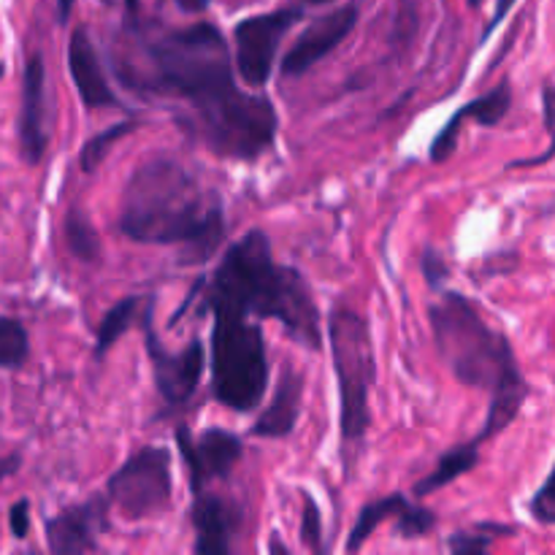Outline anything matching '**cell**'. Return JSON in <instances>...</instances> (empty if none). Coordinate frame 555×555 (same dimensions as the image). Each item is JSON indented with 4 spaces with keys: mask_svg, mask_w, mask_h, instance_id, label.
Masks as SVG:
<instances>
[{
    "mask_svg": "<svg viewBox=\"0 0 555 555\" xmlns=\"http://www.w3.org/2000/svg\"><path fill=\"white\" fill-rule=\"evenodd\" d=\"M301 502H304L301 540L307 542L309 551L323 553V515H320L318 502H314L309 491H301Z\"/></svg>",
    "mask_w": 555,
    "mask_h": 555,
    "instance_id": "484cf974",
    "label": "cell"
},
{
    "mask_svg": "<svg viewBox=\"0 0 555 555\" xmlns=\"http://www.w3.org/2000/svg\"><path fill=\"white\" fill-rule=\"evenodd\" d=\"M542 122H545L547 135H551V144H547V150L542 152V155L520 157V160H513L507 166L509 171H513V168L545 166V163H551L555 157V85H553V81H545V85H542Z\"/></svg>",
    "mask_w": 555,
    "mask_h": 555,
    "instance_id": "cb8c5ba5",
    "label": "cell"
},
{
    "mask_svg": "<svg viewBox=\"0 0 555 555\" xmlns=\"http://www.w3.org/2000/svg\"><path fill=\"white\" fill-rule=\"evenodd\" d=\"M493 537H496V534H480V531H459V534L450 537L448 547L455 555H480V553L491 551Z\"/></svg>",
    "mask_w": 555,
    "mask_h": 555,
    "instance_id": "83f0119b",
    "label": "cell"
},
{
    "mask_svg": "<svg viewBox=\"0 0 555 555\" xmlns=\"http://www.w3.org/2000/svg\"><path fill=\"white\" fill-rule=\"evenodd\" d=\"M509 108H513V85H509V79H504L499 81L496 87H491L488 92H482L480 98H475V101H469L466 106H461L459 112L448 119V125H444L437 133V139L431 141V150H428L431 163L442 166V163H448L450 157H453L461 139V128H464L466 119H475L482 128H496V125L507 117Z\"/></svg>",
    "mask_w": 555,
    "mask_h": 555,
    "instance_id": "5bb4252c",
    "label": "cell"
},
{
    "mask_svg": "<svg viewBox=\"0 0 555 555\" xmlns=\"http://www.w3.org/2000/svg\"><path fill=\"white\" fill-rule=\"evenodd\" d=\"M195 531V553L198 555H228L233 551V537L242 526V513L233 502L217 493H198L190 509Z\"/></svg>",
    "mask_w": 555,
    "mask_h": 555,
    "instance_id": "2e32d148",
    "label": "cell"
},
{
    "mask_svg": "<svg viewBox=\"0 0 555 555\" xmlns=\"http://www.w3.org/2000/svg\"><path fill=\"white\" fill-rule=\"evenodd\" d=\"M152 309H155V301L146 307L139 328L141 334H144V347L152 363V377H155L157 393H160L163 404H166L168 412H179L190 404L193 393L198 390V383L201 377H204V369H206V352L198 339H193L184 350L179 352L166 350L160 336L155 334Z\"/></svg>",
    "mask_w": 555,
    "mask_h": 555,
    "instance_id": "ba28073f",
    "label": "cell"
},
{
    "mask_svg": "<svg viewBox=\"0 0 555 555\" xmlns=\"http://www.w3.org/2000/svg\"><path fill=\"white\" fill-rule=\"evenodd\" d=\"M515 3H518V0H496V9H493V14H491V20H488L486 30H482V43L491 41V36L496 33V27L502 25L504 20H507V14L513 11Z\"/></svg>",
    "mask_w": 555,
    "mask_h": 555,
    "instance_id": "4dcf8cb0",
    "label": "cell"
},
{
    "mask_svg": "<svg viewBox=\"0 0 555 555\" xmlns=\"http://www.w3.org/2000/svg\"><path fill=\"white\" fill-rule=\"evenodd\" d=\"M428 323L437 352L455 379L491 393L488 417L475 442L482 444L507 431L531 393L513 341L488 325L475 301L455 291L442 293V298L428 307Z\"/></svg>",
    "mask_w": 555,
    "mask_h": 555,
    "instance_id": "277c9868",
    "label": "cell"
},
{
    "mask_svg": "<svg viewBox=\"0 0 555 555\" xmlns=\"http://www.w3.org/2000/svg\"><path fill=\"white\" fill-rule=\"evenodd\" d=\"M410 507V499L404 493H393V496L377 499V502L363 504L361 513H358L356 526L350 531V540H347V551L358 553L369 540H372L374 531L379 529L388 520H396L401 515V509Z\"/></svg>",
    "mask_w": 555,
    "mask_h": 555,
    "instance_id": "ffe728a7",
    "label": "cell"
},
{
    "mask_svg": "<svg viewBox=\"0 0 555 555\" xmlns=\"http://www.w3.org/2000/svg\"><path fill=\"white\" fill-rule=\"evenodd\" d=\"M328 345L339 383V426L345 450H356L372 426V388L377 383L372 328L350 307H334L328 314Z\"/></svg>",
    "mask_w": 555,
    "mask_h": 555,
    "instance_id": "5b68a950",
    "label": "cell"
},
{
    "mask_svg": "<svg viewBox=\"0 0 555 555\" xmlns=\"http://www.w3.org/2000/svg\"><path fill=\"white\" fill-rule=\"evenodd\" d=\"M155 301V298L146 296H128L122 301L114 304L106 314H103L101 325H98V336H95V358L101 361L108 350L119 341V336L128 334L130 328L141 325V318H144L146 307Z\"/></svg>",
    "mask_w": 555,
    "mask_h": 555,
    "instance_id": "d6986e66",
    "label": "cell"
},
{
    "mask_svg": "<svg viewBox=\"0 0 555 555\" xmlns=\"http://www.w3.org/2000/svg\"><path fill=\"white\" fill-rule=\"evenodd\" d=\"M135 43L114 57L119 81L141 95L177 98L190 114L179 119L195 141L225 160L255 163L271 152L280 130L274 103L236 87L231 49L211 22L171 30L128 25Z\"/></svg>",
    "mask_w": 555,
    "mask_h": 555,
    "instance_id": "6da1fadb",
    "label": "cell"
},
{
    "mask_svg": "<svg viewBox=\"0 0 555 555\" xmlns=\"http://www.w3.org/2000/svg\"><path fill=\"white\" fill-rule=\"evenodd\" d=\"M529 513L537 524L555 526V464L551 475L545 477V482H542V486L537 488L534 496H531Z\"/></svg>",
    "mask_w": 555,
    "mask_h": 555,
    "instance_id": "4316f807",
    "label": "cell"
},
{
    "mask_svg": "<svg viewBox=\"0 0 555 555\" xmlns=\"http://www.w3.org/2000/svg\"><path fill=\"white\" fill-rule=\"evenodd\" d=\"M358 25V3H345L339 9H334L331 14L314 20L301 36L296 38L287 54L282 57V76L293 79V76H304L307 70H312L314 65L323 57H328L341 41L352 33V27Z\"/></svg>",
    "mask_w": 555,
    "mask_h": 555,
    "instance_id": "7c38bea8",
    "label": "cell"
},
{
    "mask_svg": "<svg viewBox=\"0 0 555 555\" xmlns=\"http://www.w3.org/2000/svg\"><path fill=\"white\" fill-rule=\"evenodd\" d=\"M173 437H177L179 455L188 469L193 496L204 493L209 482L228 480L244 455L242 439L222 428H206L204 434H193L190 426H177Z\"/></svg>",
    "mask_w": 555,
    "mask_h": 555,
    "instance_id": "30bf717a",
    "label": "cell"
},
{
    "mask_svg": "<svg viewBox=\"0 0 555 555\" xmlns=\"http://www.w3.org/2000/svg\"><path fill=\"white\" fill-rule=\"evenodd\" d=\"M112 507L106 493L87 502L65 507L63 513L47 520V545L54 555L95 553L98 534L106 529V513Z\"/></svg>",
    "mask_w": 555,
    "mask_h": 555,
    "instance_id": "4fadbf2b",
    "label": "cell"
},
{
    "mask_svg": "<svg viewBox=\"0 0 555 555\" xmlns=\"http://www.w3.org/2000/svg\"><path fill=\"white\" fill-rule=\"evenodd\" d=\"M423 274H426V282L431 291H442L444 280L450 276V269L437 249H426V253H423Z\"/></svg>",
    "mask_w": 555,
    "mask_h": 555,
    "instance_id": "f1b7e54d",
    "label": "cell"
},
{
    "mask_svg": "<svg viewBox=\"0 0 555 555\" xmlns=\"http://www.w3.org/2000/svg\"><path fill=\"white\" fill-rule=\"evenodd\" d=\"M304 399V377L293 366H285L280 374V385L274 390V399L258 415L255 426L249 428L253 437L260 439H285L296 428L298 415H301Z\"/></svg>",
    "mask_w": 555,
    "mask_h": 555,
    "instance_id": "e0dca14e",
    "label": "cell"
},
{
    "mask_svg": "<svg viewBox=\"0 0 555 555\" xmlns=\"http://www.w3.org/2000/svg\"><path fill=\"white\" fill-rule=\"evenodd\" d=\"M437 515L426 507H417L410 502V507L401 509L399 518L393 520V534L401 540H423V537L431 534L437 529Z\"/></svg>",
    "mask_w": 555,
    "mask_h": 555,
    "instance_id": "d4e9b609",
    "label": "cell"
},
{
    "mask_svg": "<svg viewBox=\"0 0 555 555\" xmlns=\"http://www.w3.org/2000/svg\"><path fill=\"white\" fill-rule=\"evenodd\" d=\"M9 531L14 540H27V534H30V502L27 499H20V502L11 504Z\"/></svg>",
    "mask_w": 555,
    "mask_h": 555,
    "instance_id": "f546056e",
    "label": "cell"
},
{
    "mask_svg": "<svg viewBox=\"0 0 555 555\" xmlns=\"http://www.w3.org/2000/svg\"><path fill=\"white\" fill-rule=\"evenodd\" d=\"M201 312H233L244 318H271L307 350H323L320 309L307 276L291 266L276 263L271 242L260 228L244 233L228 247L211 276L195 282Z\"/></svg>",
    "mask_w": 555,
    "mask_h": 555,
    "instance_id": "3957f363",
    "label": "cell"
},
{
    "mask_svg": "<svg viewBox=\"0 0 555 555\" xmlns=\"http://www.w3.org/2000/svg\"><path fill=\"white\" fill-rule=\"evenodd\" d=\"M477 464H480V444H477L475 439L466 444H459V448H450L448 453L439 459V464L434 466L431 475H426L415 488H412V493H415L417 499H423L428 496V493L442 491V488L453 486L455 480H461V477H466L469 472H475Z\"/></svg>",
    "mask_w": 555,
    "mask_h": 555,
    "instance_id": "ac0fdd59",
    "label": "cell"
},
{
    "mask_svg": "<svg viewBox=\"0 0 555 555\" xmlns=\"http://www.w3.org/2000/svg\"><path fill=\"white\" fill-rule=\"evenodd\" d=\"M68 70L85 108H90V112H95V108H122V101H119L117 92L108 85L101 54H98L87 27H76L70 33Z\"/></svg>",
    "mask_w": 555,
    "mask_h": 555,
    "instance_id": "9a60e30c",
    "label": "cell"
},
{
    "mask_svg": "<svg viewBox=\"0 0 555 555\" xmlns=\"http://www.w3.org/2000/svg\"><path fill=\"white\" fill-rule=\"evenodd\" d=\"M74 5L76 0H54V16H57V25H68Z\"/></svg>",
    "mask_w": 555,
    "mask_h": 555,
    "instance_id": "d6a6232c",
    "label": "cell"
},
{
    "mask_svg": "<svg viewBox=\"0 0 555 555\" xmlns=\"http://www.w3.org/2000/svg\"><path fill=\"white\" fill-rule=\"evenodd\" d=\"M173 3H177L184 14H204V11L209 9L211 0H173Z\"/></svg>",
    "mask_w": 555,
    "mask_h": 555,
    "instance_id": "836d02e7",
    "label": "cell"
},
{
    "mask_svg": "<svg viewBox=\"0 0 555 555\" xmlns=\"http://www.w3.org/2000/svg\"><path fill=\"white\" fill-rule=\"evenodd\" d=\"M3 76H5V63H3V60H0V79H3Z\"/></svg>",
    "mask_w": 555,
    "mask_h": 555,
    "instance_id": "74e56055",
    "label": "cell"
},
{
    "mask_svg": "<svg viewBox=\"0 0 555 555\" xmlns=\"http://www.w3.org/2000/svg\"><path fill=\"white\" fill-rule=\"evenodd\" d=\"M301 20V5H287V9L247 16V20L238 22L236 30H233V41H236V68L244 85L263 87L269 81L282 38Z\"/></svg>",
    "mask_w": 555,
    "mask_h": 555,
    "instance_id": "9c48e42d",
    "label": "cell"
},
{
    "mask_svg": "<svg viewBox=\"0 0 555 555\" xmlns=\"http://www.w3.org/2000/svg\"><path fill=\"white\" fill-rule=\"evenodd\" d=\"M469 5L472 9H477V5H482V0H469Z\"/></svg>",
    "mask_w": 555,
    "mask_h": 555,
    "instance_id": "f35d334b",
    "label": "cell"
},
{
    "mask_svg": "<svg viewBox=\"0 0 555 555\" xmlns=\"http://www.w3.org/2000/svg\"><path fill=\"white\" fill-rule=\"evenodd\" d=\"M269 551H271V553H276V551H280V553H287V547L282 545V542H276V540H274V542H271V545H269Z\"/></svg>",
    "mask_w": 555,
    "mask_h": 555,
    "instance_id": "d590c367",
    "label": "cell"
},
{
    "mask_svg": "<svg viewBox=\"0 0 555 555\" xmlns=\"http://www.w3.org/2000/svg\"><path fill=\"white\" fill-rule=\"evenodd\" d=\"M52 92L43 54L36 52L25 60L20 92V117H16V139L20 155L27 166H38L52 139Z\"/></svg>",
    "mask_w": 555,
    "mask_h": 555,
    "instance_id": "8fae6325",
    "label": "cell"
},
{
    "mask_svg": "<svg viewBox=\"0 0 555 555\" xmlns=\"http://www.w3.org/2000/svg\"><path fill=\"white\" fill-rule=\"evenodd\" d=\"M298 3H307V5H323V3H334V0H298Z\"/></svg>",
    "mask_w": 555,
    "mask_h": 555,
    "instance_id": "8d00e7d4",
    "label": "cell"
},
{
    "mask_svg": "<svg viewBox=\"0 0 555 555\" xmlns=\"http://www.w3.org/2000/svg\"><path fill=\"white\" fill-rule=\"evenodd\" d=\"M20 466H22L20 453H11V455H5V459H0V482L9 480V477H14L16 472H20Z\"/></svg>",
    "mask_w": 555,
    "mask_h": 555,
    "instance_id": "1f68e13d",
    "label": "cell"
},
{
    "mask_svg": "<svg viewBox=\"0 0 555 555\" xmlns=\"http://www.w3.org/2000/svg\"><path fill=\"white\" fill-rule=\"evenodd\" d=\"M125 3V25L141 22V0H122Z\"/></svg>",
    "mask_w": 555,
    "mask_h": 555,
    "instance_id": "e575fe53",
    "label": "cell"
},
{
    "mask_svg": "<svg viewBox=\"0 0 555 555\" xmlns=\"http://www.w3.org/2000/svg\"><path fill=\"white\" fill-rule=\"evenodd\" d=\"M63 238L65 247H68V253L74 255L76 260H81V263H101V236H98L95 225H92L90 217L85 215L81 206H70V209L65 211Z\"/></svg>",
    "mask_w": 555,
    "mask_h": 555,
    "instance_id": "44dd1931",
    "label": "cell"
},
{
    "mask_svg": "<svg viewBox=\"0 0 555 555\" xmlns=\"http://www.w3.org/2000/svg\"><path fill=\"white\" fill-rule=\"evenodd\" d=\"M135 125L139 122H133V119H125V122H117V125H112V128H106V130H101V133L92 135V139L87 141L79 152L81 171L85 173L98 171V168H101V163L106 160L108 152L114 150V144H117L119 139H125L128 133H133Z\"/></svg>",
    "mask_w": 555,
    "mask_h": 555,
    "instance_id": "603a6c76",
    "label": "cell"
},
{
    "mask_svg": "<svg viewBox=\"0 0 555 555\" xmlns=\"http://www.w3.org/2000/svg\"><path fill=\"white\" fill-rule=\"evenodd\" d=\"M171 493V453L157 444H146L128 461H122V466L106 482V496L112 507L133 524L166 513Z\"/></svg>",
    "mask_w": 555,
    "mask_h": 555,
    "instance_id": "52a82bcc",
    "label": "cell"
},
{
    "mask_svg": "<svg viewBox=\"0 0 555 555\" xmlns=\"http://www.w3.org/2000/svg\"><path fill=\"white\" fill-rule=\"evenodd\" d=\"M30 358V336L16 318L0 314V369L16 372Z\"/></svg>",
    "mask_w": 555,
    "mask_h": 555,
    "instance_id": "7402d4cb",
    "label": "cell"
},
{
    "mask_svg": "<svg viewBox=\"0 0 555 555\" xmlns=\"http://www.w3.org/2000/svg\"><path fill=\"white\" fill-rule=\"evenodd\" d=\"M269 388L263 328L244 314L215 312L211 328V393L233 412L258 410Z\"/></svg>",
    "mask_w": 555,
    "mask_h": 555,
    "instance_id": "8992f818",
    "label": "cell"
},
{
    "mask_svg": "<svg viewBox=\"0 0 555 555\" xmlns=\"http://www.w3.org/2000/svg\"><path fill=\"white\" fill-rule=\"evenodd\" d=\"M119 231L135 244L182 247V263H206L225 242V209L182 163L155 157L125 184Z\"/></svg>",
    "mask_w": 555,
    "mask_h": 555,
    "instance_id": "7a4b0ae2",
    "label": "cell"
}]
</instances>
